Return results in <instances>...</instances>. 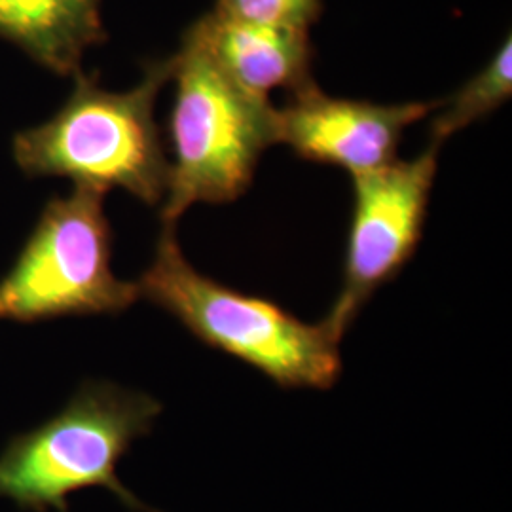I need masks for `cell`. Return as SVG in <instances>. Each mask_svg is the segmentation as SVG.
<instances>
[{"mask_svg": "<svg viewBox=\"0 0 512 512\" xmlns=\"http://www.w3.org/2000/svg\"><path fill=\"white\" fill-rule=\"evenodd\" d=\"M169 80L171 59L152 63L128 92L105 90L78 71L63 107L14 137V162L27 177H61L101 194L120 188L162 205L171 165L154 107Z\"/></svg>", "mask_w": 512, "mask_h": 512, "instance_id": "cell-1", "label": "cell"}, {"mask_svg": "<svg viewBox=\"0 0 512 512\" xmlns=\"http://www.w3.org/2000/svg\"><path fill=\"white\" fill-rule=\"evenodd\" d=\"M154 258L137 281L141 298L173 315L209 348L253 366L283 389H330L340 380V340L323 321L304 323L272 300L200 274L175 226L162 224Z\"/></svg>", "mask_w": 512, "mask_h": 512, "instance_id": "cell-2", "label": "cell"}, {"mask_svg": "<svg viewBox=\"0 0 512 512\" xmlns=\"http://www.w3.org/2000/svg\"><path fill=\"white\" fill-rule=\"evenodd\" d=\"M162 410L143 391L86 380L50 420L8 440L0 452V499L21 511L69 512V495L107 488L131 511L158 512L129 492L116 469Z\"/></svg>", "mask_w": 512, "mask_h": 512, "instance_id": "cell-3", "label": "cell"}, {"mask_svg": "<svg viewBox=\"0 0 512 512\" xmlns=\"http://www.w3.org/2000/svg\"><path fill=\"white\" fill-rule=\"evenodd\" d=\"M171 80L173 162L160 219L175 226L196 203H230L245 194L262 154L275 145V107L222 73L194 27L171 57Z\"/></svg>", "mask_w": 512, "mask_h": 512, "instance_id": "cell-4", "label": "cell"}, {"mask_svg": "<svg viewBox=\"0 0 512 512\" xmlns=\"http://www.w3.org/2000/svg\"><path fill=\"white\" fill-rule=\"evenodd\" d=\"M105 194L74 186L44 205L12 268L0 277V321L33 325L61 317L118 315L137 283L112 272Z\"/></svg>", "mask_w": 512, "mask_h": 512, "instance_id": "cell-5", "label": "cell"}, {"mask_svg": "<svg viewBox=\"0 0 512 512\" xmlns=\"http://www.w3.org/2000/svg\"><path fill=\"white\" fill-rule=\"evenodd\" d=\"M440 145L431 143L414 160L351 177L353 215L342 289L323 325L342 340L366 302L401 274L420 245Z\"/></svg>", "mask_w": 512, "mask_h": 512, "instance_id": "cell-6", "label": "cell"}, {"mask_svg": "<svg viewBox=\"0 0 512 512\" xmlns=\"http://www.w3.org/2000/svg\"><path fill=\"white\" fill-rule=\"evenodd\" d=\"M287 95L274 112L275 145H287L308 162L342 167L351 177L395 162L404 131L439 105L330 97L315 82Z\"/></svg>", "mask_w": 512, "mask_h": 512, "instance_id": "cell-7", "label": "cell"}, {"mask_svg": "<svg viewBox=\"0 0 512 512\" xmlns=\"http://www.w3.org/2000/svg\"><path fill=\"white\" fill-rule=\"evenodd\" d=\"M213 61L256 97L296 92L313 82L310 35L304 29L209 14L194 25Z\"/></svg>", "mask_w": 512, "mask_h": 512, "instance_id": "cell-8", "label": "cell"}, {"mask_svg": "<svg viewBox=\"0 0 512 512\" xmlns=\"http://www.w3.org/2000/svg\"><path fill=\"white\" fill-rule=\"evenodd\" d=\"M0 37L57 74H76L103 37L99 0H0Z\"/></svg>", "mask_w": 512, "mask_h": 512, "instance_id": "cell-9", "label": "cell"}, {"mask_svg": "<svg viewBox=\"0 0 512 512\" xmlns=\"http://www.w3.org/2000/svg\"><path fill=\"white\" fill-rule=\"evenodd\" d=\"M511 93L512 42L509 37L486 67H482L454 95L439 101L437 109L431 112L435 114L429 126L431 143L442 147V143L454 133L469 128L507 103Z\"/></svg>", "mask_w": 512, "mask_h": 512, "instance_id": "cell-10", "label": "cell"}, {"mask_svg": "<svg viewBox=\"0 0 512 512\" xmlns=\"http://www.w3.org/2000/svg\"><path fill=\"white\" fill-rule=\"evenodd\" d=\"M215 14L308 31L321 14V0H217Z\"/></svg>", "mask_w": 512, "mask_h": 512, "instance_id": "cell-11", "label": "cell"}]
</instances>
